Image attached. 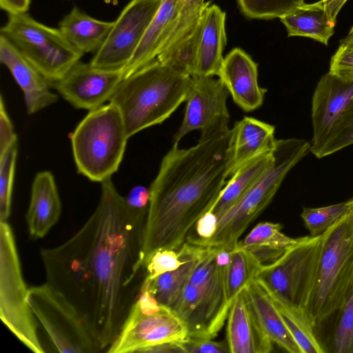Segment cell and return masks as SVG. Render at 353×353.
<instances>
[{
  "label": "cell",
  "instance_id": "24",
  "mask_svg": "<svg viewBox=\"0 0 353 353\" xmlns=\"http://www.w3.org/2000/svg\"><path fill=\"white\" fill-rule=\"evenodd\" d=\"M244 291L259 323L272 342L290 353H303L263 283L255 278L247 285Z\"/></svg>",
  "mask_w": 353,
  "mask_h": 353
},
{
  "label": "cell",
  "instance_id": "32",
  "mask_svg": "<svg viewBox=\"0 0 353 353\" xmlns=\"http://www.w3.org/2000/svg\"><path fill=\"white\" fill-rule=\"evenodd\" d=\"M268 293L283 323L302 352H325L314 335V327L312 326L305 311L288 303L270 292Z\"/></svg>",
  "mask_w": 353,
  "mask_h": 353
},
{
  "label": "cell",
  "instance_id": "45",
  "mask_svg": "<svg viewBox=\"0 0 353 353\" xmlns=\"http://www.w3.org/2000/svg\"><path fill=\"white\" fill-rule=\"evenodd\" d=\"M329 20L336 24L337 15L347 0H321Z\"/></svg>",
  "mask_w": 353,
  "mask_h": 353
},
{
  "label": "cell",
  "instance_id": "22",
  "mask_svg": "<svg viewBox=\"0 0 353 353\" xmlns=\"http://www.w3.org/2000/svg\"><path fill=\"white\" fill-rule=\"evenodd\" d=\"M225 12L220 7L209 5L202 16L195 75L219 76L226 44Z\"/></svg>",
  "mask_w": 353,
  "mask_h": 353
},
{
  "label": "cell",
  "instance_id": "30",
  "mask_svg": "<svg viewBox=\"0 0 353 353\" xmlns=\"http://www.w3.org/2000/svg\"><path fill=\"white\" fill-rule=\"evenodd\" d=\"M263 264L254 253L239 245L231 250L230 260L223 272L225 298L229 306L241 291L257 276Z\"/></svg>",
  "mask_w": 353,
  "mask_h": 353
},
{
  "label": "cell",
  "instance_id": "18",
  "mask_svg": "<svg viewBox=\"0 0 353 353\" xmlns=\"http://www.w3.org/2000/svg\"><path fill=\"white\" fill-rule=\"evenodd\" d=\"M0 61L22 90L28 114L54 104L58 95L50 90V83L5 37L0 34Z\"/></svg>",
  "mask_w": 353,
  "mask_h": 353
},
{
  "label": "cell",
  "instance_id": "42",
  "mask_svg": "<svg viewBox=\"0 0 353 353\" xmlns=\"http://www.w3.org/2000/svg\"><path fill=\"white\" fill-rule=\"evenodd\" d=\"M217 226V216L212 211L207 212L197 221L194 225L196 237L188 236L187 242L195 243L211 239L216 233Z\"/></svg>",
  "mask_w": 353,
  "mask_h": 353
},
{
  "label": "cell",
  "instance_id": "1",
  "mask_svg": "<svg viewBox=\"0 0 353 353\" xmlns=\"http://www.w3.org/2000/svg\"><path fill=\"white\" fill-rule=\"evenodd\" d=\"M93 213L70 239L40 256L46 282L74 305L102 351L119 334L145 276L146 216L132 212L113 182L102 183Z\"/></svg>",
  "mask_w": 353,
  "mask_h": 353
},
{
  "label": "cell",
  "instance_id": "21",
  "mask_svg": "<svg viewBox=\"0 0 353 353\" xmlns=\"http://www.w3.org/2000/svg\"><path fill=\"white\" fill-rule=\"evenodd\" d=\"M275 128L251 117H244L232 128L229 178L244 164L261 154L272 152L276 144Z\"/></svg>",
  "mask_w": 353,
  "mask_h": 353
},
{
  "label": "cell",
  "instance_id": "17",
  "mask_svg": "<svg viewBox=\"0 0 353 353\" xmlns=\"http://www.w3.org/2000/svg\"><path fill=\"white\" fill-rule=\"evenodd\" d=\"M218 77L243 110L253 111L263 104L267 90L259 84L258 65L241 48H234L224 57Z\"/></svg>",
  "mask_w": 353,
  "mask_h": 353
},
{
  "label": "cell",
  "instance_id": "8",
  "mask_svg": "<svg viewBox=\"0 0 353 353\" xmlns=\"http://www.w3.org/2000/svg\"><path fill=\"white\" fill-rule=\"evenodd\" d=\"M17 244L8 221L0 222V318L26 347L43 353L38 334L39 323L28 303Z\"/></svg>",
  "mask_w": 353,
  "mask_h": 353
},
{
  "label": "cell",
  "instance_id": "3",
  "mask_svg": "<svg viewBox=\"0 0 353 353\" xmlns=\"http://www.w3.org/2000/svg\"><path fill=\"white\" fill-rule=\"evenodd\" d=\"M191 80L157 59L123 78L109 102L119 109L128 137L168 119L185 101Z\"/></svg>",
  "mask_w": 353,
  "mask_h": 353
},
{
  "label": "cell",
  "instance_id": "37",
  "mask_svg": "<svg viewBox=\"0 0 353 353\" xmlns=\"http://www.w3.org/2000/svg\"><path fill=\"white\" fill-rule=\"evenodd\" d=\"M332 341L335 353H353V287L340 310Z\"/></svg>",
  "mask_w": 353,
  "mask_h": 353
},
{
  "label": "cell",
  "instance_id": "23",
  "mask_svg": "<svg viewBox=\"0 0 353 353\" xmlns=\"http://www.w3.org/2000/svg\"><path fill=\"white\" fill-rule=\"evenodd\" d=\"M181 1L163 0L124 69L123 78L157 59L168 37Z\"/></svg>",
  "mask_w": 353,
  "mask_h": 353
},
{
  "label": "cell",
  "instance_id": "44",
  "mask_svg": "<svg viewBox=\"0 0 353 353\" xmlns=\"http://www.w3.org/2000/svg\"><path fill=\"white\" fill-rule=\"evenodd\" d=\"M31 0H0L1 10L8 15L28 12Z\"/></svg>",
  "mask_w": 353,
  "mask_h": 353
},
{
  "label": "cell",
  "instance_id": "15",
  "mask_svg": "<svg viewBox=\"0 0 353 353\" xmlns=\"http://www.w3.org/2000/svg\"><path fill=\"white\" fill-rule=\"evenodd\" d=\"M185 324L188 336L213 339L229 313L225 302L190 283L171 307Z\"/></svg>",
  "mask_w": 353,
  "mask_h": 353
},
{
  "label": "cell",
  "instance_id": "11",
  "mask_svg": "<svg viewBox=\"0 0 353 353\" xmlns=\"http://www.w3.org/2000/svg\"><path fill=\"white\" fill-rule=\"evenodd\" d=\"M28 300L38 323L59 352H102L74 305L51 285L46 282L29 288Z\"/></svg>",
  "mask_w": 353,
  "mask_h": 353
},
{
  "label": "cell",
  "instance_id": "31",
  "mask_svg": "<svg viewBox=\"0 0 353 353\" xmlns=\"http://www.w3.org/2000/svg\"><path fill=\"white\" fill-rule=\"evenodd\" d=\"M201 26L202 17L190 32L162 50L156 59L180 74L195 75Z\"/></svg>",
  "mask_w": 353,
  "mask_h": 353
},
{
  "label": "cell",
  "instance_id": "47",
  "mask_svg": "<svg viewBox=\"0 0 353 353\" xmlns=\"http://www.w3.org/2000/svg\"><path fill=\"white\" fill-rule=\"evenodd\" d=\"M205 3L204 0H182L180 10H186L198 7Z\"/></svg>",
  "mask_w": 353,
  "mask_h": 353
},
{
  "label": "cell",
  "instance_id": "19",
  "mask_svg": "<svg viewBox=\"0 0 353 353\" xmlns=\"http://www.w3.org/2000/svg\"><path fill=\"white\" fill-rule=\"evenodd\" d=\"M230 353H268L273 343L259 323L244 289L235 297L226 320Z\"/></svg>",
  "mask_w": 353,
  "mask_h": 353
},
{
  "label": "cell",
  "instance_id": "41",
  "mask_svg": "<svg viewBox=\"0 0 353 353\" xmlns=\"http://www.w3.org/2000/svg\"><path fill=\"white\" fill-rule=\"evenodd\" d=\"M150 188L137 185L125 197L128 208L134 213L147 216L150 205Z\"/></svg>",
  "mask_w": 353,
  "mask_h": 353
},
{
  "label": "cell",
  "instance_id": "49",
  "mask_svg": "<svg viewBox=\"0 0 353 353\" xmlns=\"http://www.w3.org/2000/svg\"><path fill=\"white\" fill-rule=\"evenodd\" d=\"M352 203V210H353V198L351 199Z\"/></svg>",
  "mask_w": 353,
  "mask_h": 353
},
{
  "label": "cell",
  "instance_id": "28",
  "mask_svg": "<svg viewBox=\"0 0 353 353\" xmlns=\"http://www.w3.org/2000/svg\"><path fill=\"white\" fill-rule=\"evenodd\" d=\"M288 37H305L325 46L334 34L335 26L328 19L321 0L305 3L281 17Z\"/></svg>",
  "mask_w": 353,
  "mask_h": 353
},
{
  "label": "cell",
  "instance_id": "35",
  "mask_svg": "<svg viewBox=\"0 0 353 353\" xmlns=\"http://www.w3.org/2000/svg\"><path fill=\"white\" fill-rule=\"evenodd\" d=\"M241 12L254 19L281 18L303 4L304 0H237Z\"/></svg>",
  "mask_w": 353,
  "mask_h": 353
},
{
  "label": "cell",
  "instance_id": "6",
  "mask_svg": "<svg viewBox=\"0 0 353 353\" xmlns=\"http://www.w3.org/2000/svg\"><path fill=\"white\" fill-rule=\"evenodd\" d=\"M128 139L121 114L113 103L89 111L71 137L78 172L94 182L110 179L123 160Z\"/></svg>",
  "mask_w": 353,
  "mask_h": 353
},
{
  "label": "cell",
  "instance_id": "5",
  "mask_svg": "<svg viewBox=\"0 0 353 353\" xmlns=\"http://www.w3.org/2000/svg\"><path fill=\"white\" fill-rule=\"evenodd\" d=\"M353 287V210L323 234L305 312L314 328L340 311Z\"/></svg>",
  "mask_w": 353,
  "mask_h": 353
},
{
  "label": "cell",
  "instance_id": "25",
  "mask_svg": "<svg viewBox=\"0 0 353 353\" xmlns=\"http://www.w3.org/2000/svg\"><path fill=\"white\" fill-rule=\"evenodd\" d=\"M178 250L185 259L180 267L152 280L145 279L143 283L158 302L170 307L181 294L206 248L185 242Z\"/></svg>",
  "mask_w": 353,
  "mask_h": 353
},
{
  "label": "cell",
  "instance_id": "13",
  "mask_svg": "<svg viewBox=\"0 0 353 353\" xmlns=\"http://www.w3.org/2000/svg\"><path fill=\"white\" fill-rule=\"evenodd\" d=\"M163 0H131L122 10L90 63L105 70L125 69Z\"/></svg>",
  "mask_w": 353,
  "mask_h": 353
},
{
  "label": "cell",
  "instance_id": "9",
  "mask_svg": "<svg viewBox=\"0 0 353 353\" xmlns=\"http://www.w3.org/2000/svg\"><path fill=\"white\" fill-rule=\"evenodd\" d=\"M323 234L297 238L276 259L263 264L256 278L268 292L305 311L314 285Z\"/></svg>",
  "mask_w": 353,
  "mask_h": 353
},
{
  "label": "cell",
  "instance_id": "4",
  "mask_svg": "<svg viewBox=\"0 0 353 353\" xmlns=\"http://www.w3.org/2000/svg\"><path fill=\"white\" fill-rule=\"evenodd\" d=\"M310 147L304 139H277L270 168L236 205L218 218L217 230L211 239L193 244L234 249L247 228L272 201L287 174L310 152Z\"/></svg>",
  "mask_w": 353,
  "mask_h": 353
},
{
  "label": "cell",
  "instance_id": "20",
  "mask_svg": "<svg viewBox=\"0 0 353 353\" xmlns=\"http://www.w3.org/2000/svg\"><path fill=\"white\" fill-rule=\"evenodd\" d=\"M61 202L52 173L38 172L32 181L26 219L30 236L43 238L58 222Z\"/></svg>",
  "mask_w": 353,
  "mask_h": 353
},
{
  "label": "cell",
  "instance_id": "43",
  "mask_svg": "<svg viewBox=\"0 0 353 353\" xmlns=\"http://www.w3.org/2000/svg\"><path fill=\"white\" fill-rule=\"evenodd\" d=\"M17 140L12 121L6 111L2 96L0 99V153Z\"/></svg>",
  "mask_w": 353,
  "mask_h": 353
},
{
  "label": "cell",
  "instance_id": "7",
  "mask_svg": "<svg viewBox=\"0 0 353 353\" xmlns=\"http://www.w3.org/2000/svg\"><path fill=\"white\" fill-rule=\"evenodd\" d=\"M0 34L8 39L50 84L61 80L83 56L59 28L39 22L28 12L8 15Z\"/></svg>",
  "mask_w": 353,
  "mask_h": 353
},
{
  "label": "cell",
  "instance_id": "10",
  "mask_svg": "<svg viewBox=\"0 0 353 353\" xmlns=\"http://www.w3.org/2000/svg\"><path fill=\"white\" fill-rule=\"evenodd\" d=\"M188 335L184 322L173 309L158 302L142 285L108 353L143 352L152 346L176 342Z\"/></svg>",
  "mask_w": 353,
  "mask_h": 353
},
{
  "label": "cell",
  "instance_id": "12",
  "mask_svg": "<svg viewBox=\"0 0 353 353\" xmlns=\"http://www.w3.org/2000/svg\"><path fill=\"white\" fill-rule=\"evenodd\" d=\"M185 99L183 121L173 137L179 144L189 132L200 131V140L222 134L230 130L227 99L230 92L222 81L212 76L194 75Z\"/></svg>",
  "mask_w": 353,
  "mask_h": 353
},
{
  "label": "cell",
  "instance_id": "40",
  "mask_svg": "<svg viewBox=\"0 0 353 353\" xmlns=\"http://www.w3.org/2000/svg\"><path fill=\"white\" fill-rule=\"evenodd\" d=\"M185 353H228L230 349L227 341H215L211 339L188 336L177 341Z\"/></svg>",
  "mask_w": 353,
  "mask_h": 353
},
{
  "label": "cell",
  "instance_id": "26",
  "mask_svg": "<svg viewBox=\"0 0 353 353\" xmlns=\"http://www.w3.org/2000/svg\"><path fill=\"white\" fill-rule=\"evenodd\" d=\"M114 21L97 19L74 6L59 23V29L77 50L95 53L105 42Z\"/></svg>",
  "mask_w": 353,
  "mask_h": 353
},
{
  "label": "cell",
  "instance_id": "33",
  "mask_svg": "<svg viewBox=\"0 0 353 353\" xmlns=\"http://www.w3.org/2000/svg\"><path fill=\"white\" fill-rule=\"evenodd\" d=\"M352 210V203L350 199L325 207L304 208L301 216L310 236H316L324 234Z\"/></svg>",
  "mask_w": 353,
  "mask_h": 353
},
{
  "label": "cell",
  "instance_id": "36",
  "mask_svg": "<svg viewBox=\"0 0 353 353\" xmlns=\"http://www.w3.org/2000/svg\"><path fill=\"white\" fill-rule=\"evenodd\" d=\"M353 144V100L336 122L321 148L319 159L334 154Z\"/></svg>",
  "mask_w": 353,
  "mask_h": 353
},
{
  "label": "cell",
  "instance_id": "27",
  "mask_svg": "<svg viewBox=\"0 0 353 353\" xmlns=\"http://www.w3.org/2000/svg\"><path fill=\"white\" fill-rule=\"evenodd\" d=\"M274 151L258 156L241 166L229 178L216 202L210 210L219 218L236 205L270 168Z\"/></svg>",
  "mask_w": 353,
  "mask_h": 353
},
{
  "label": "cell",
  "instance_id": "46",
  "mask_svg": "<svg viewBox=\"0 0 353 353\" xmlns=\"http://www.w3.org/2000/svg\"><path fill=\"white\" fill-rule=\"evenodd\" d=\"M143 352H183L177 341L162 343L149 347Z\"/></svg>",
  "mask_w": 353,
  "mask_h": 353
},
{
  "label": "cell",
  "instance_id": "16",
  "mask_svg": "<svg viewBox=\"0 0 353 353\" xmlns=\"http://www.w3.org/2000/svg\"><path fill=\"white\" fill-rule=\"evenodd\" d=\"M353 100V81H345L330 72L323 75L312 100L313 136L310 152L316 155L330 130Z\"/></svg>",
  "mask_w": 353,
  "mask_h": 353
},
{
  "label": "cell",
  "instance_id": "34",
  "mask_svg": "<svg viewBox=\"0 0 353 353\" xmlns=\"http://www.w3.org/2000/svg\"><path fill=\"white\" fill-rule=\"evenodd\" d=\"M17 156V140L0 153V222L10 216Z\"/></svg>",
  "mask_w": 353,
  "mask_h": 353
},
{
  "label": "cell",
  "instance_id": "14",
  "mask_svg": "<svg viewBox=\"0 0 353 353\" xmlns=\"http://www.w3.org/2000/svg\"><path fill=\"white\" fill-rule=\"evenodd\" d=\"M123 76V69H101L79 61L50 86L73 107L90 111L109 101Z\"/></svg>",
  "mask_w": 353,
  "mask_h": 353
},
{
  "label": "cell",
  "instance_id": "48",
  "mask_svg": "<svg viewBox=\"0 0 353 353\" xmlns=\"http://www.w3.org/2000/svg\"><path fill=\"white\" fill-rule=\"evenodd\" d=\"M353 43V27L350 29L347 37L340 41V43Z\"/></svg>",
  "mask_w": 353,
  "mask_h": 353
},
{
  "label": "cell",
  "instance_id": "39",
  "mask_svg": "<svg viewBox=\"0 0 353 353\" xmlns=\"http://www.w3.org/2000/svg\"><path fill=\"white\" fill-rule=\"evenodd\" d=\"M328 72L341 80L353 81V43H340L331 58Z\"/></svg>",
  "mask_w": 353,
  "mask_h": 353
},
{
  "label": "cell",
  "instance_id": "38",
  "mask_svg": "<svg viewBox=\"0 0 353 353\" xmlns=\"http://www.w3.org/2000/svg\"><path fill=\"white\" fill-rule=\"evenodd\" d=\"M185 261L179 250L159 249L154 252L145 261V280H152L165 272L176 270Z\"/></svg>",
  "mask_w": 353,
  "mask_h": 353
},
{
  "label": "cell",
  "instance_id": "29",
  "mask_svg": "<svg viewBox=\"0 0 353 353\" xmlns=\"http://www.w3.org/2000/svg\"><path fill=\"white\" fill-rule=\"evenodd\" d=\"M282 228L280 223L261 222L239 241V245L254 253L262 263L263 260L273 261L296 241L284 234Z\"/></svg>",
  "mask_w": 353,
  "mask_h": 353
},
{
  "label": "cell",
  "instance_id": "2",
  "mask_svg": "<svg viewBox=\"0 0 353 353\" xmlns=\"http://www.w3.org/2000/svg\"><path fill=\"white\" fill-rule=\"evenodd\" d=\"M232 128L199 140L190 148L173 145L150 186L143 232V265L159 249L178 250L197 221L216 202L229 178Z\"/></svg>",
  "mask_w": 353,
  "mask_h": 353
}]
</instances>
